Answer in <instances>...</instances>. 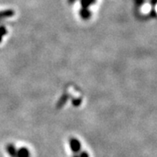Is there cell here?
Wrapping results in <instances>:
<instances>
[{"label": "cell", "instance_id": "obj_1", "mask_svg": "<svg viewBox=\"0 0 157 157\" xmlns=\"http://www.w3.org/2000/svg\"><path fill=\"white\" fill-rule=\"evenodd\" d=\"M69 145H70V147H71V150L75 154L78 153L81 149V144H80V142H79V140L78 139L71 138L69 140Z\"/></svg>", "mask_w": 157, "mask_h": 157}, {"label": "cell", "instance_id": "obj_2", "mask_svg": "<svg viewBox=\"0 0 157 157\" xmlns=\"http://www.w3.org/2000/svg\"><path fill=\"white\" fill-rule=\"evenodd\" d=\"M6 151L11 157H17V148H16L14 145H12V144L7 145L6 146Z\"/></svg>", "mask_w": 157, "mask_h": 157}, {"label": "cell", "instance_id": "obj_3", "mask_svg": "<svg viewBox=\"0 0 157 157\" xmlns=\"http://www.w3.org/2000/svg\"><path fill=\"white\" fill-rule=\"evenodd\" d=\"M17 157H30V151L26 147L18 148L17 151Z\"/></svg>", "mask_w": 157, "mask_h": 157}, {"label": "cell", "instance_id": "obj_4", "mask_svg": "<svg viewBox=\"0 0 157 157\" xmlns=\"http://www.w3.org/2000/svg\"><path fill=\"white\" fill-rule=\"evenodd\" d=\"M73 157H89L88 154L86 152H78L77 154H74V156Z\"/></svg>", "mask_w": 157, "mask_h": 157}]
</instances>
